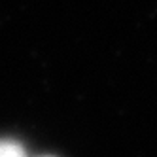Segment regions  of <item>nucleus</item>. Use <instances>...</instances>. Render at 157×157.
Returning <instances> with one entry per match:
<instances>
[{
    "label": "nucleus",
    "instance_id": "obj_1",
    "mask_svg": "<svg viewBox=\"0 0 157 157\" xmlns=\"http://www.w3.org/2000/svg\"><path fill=\"white\" fill-rule=\"evenodd\" d=\"M0 157H27V153L19 142L0 140Z\"/></svg>",
    "mask_w": 157,
    "mask_h": 157
},
{
    "label": "nucleus",
    "instance_id": "obj_2",
    "mask_svg": "<svg viewBox=\"0 0 157 157\" xmlns=\"http://www.w3.org/2000/svg\"><path fill=\"white\" fill-rule=\"evenodd\" d=\"M44 157H51V155H44Z\"/></svg>",
    "mask_w": 157,
    "mask_h": 157
}]
</instances>
